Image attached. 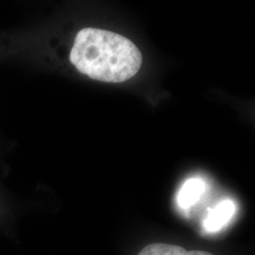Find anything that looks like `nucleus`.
Listing matches in <instances>:
<instances>
[{
    "label": "nucleus",
    "instance_id": "7ed1b4c3",
    "mask_svg": "<svg viewBox=\"0 0 255 255\" xmlns=\"http://www.w3.org/2000/svg\"><path fill=\"white\" fill-rule=\"evenodd\" d=\"M206 184L199 178H192L183 183L177 196L178 205L182 210H189L200 201L205 192Z\"/></svg>",
    "mask_w": 255,
    "mask_h": 255
},
{
    "label": "nucleus",
    "instance_id": "f257e3e1",
    "mask_svg": "<svg viewBox=\"0 0 255 255\" xmlns=\"http://www.w3.org/2000/svg\"><path fill=\"white\" fill-rule=\"evenodd\" d=\"M70 62L79 72L96 81L123 82L141 68V51L130 40L108 30L81 29L75 38Z\"/></svg>",
    "mask_w": 255,
    "mask_h": 255
},
{
    "label": "nucleus",
    "instance_id": "20e7f679",
    "mask_svg": "<svg viewBox=\"0 0 255 255\" xmlns=\"http://www.w3.org/2000/svg\"><path fill=\"white\" fill-rule=\"evenodd\" d=\"M138 255H215L202 251H186L181 246L154 243L141 250Z\"/></svg>",
    "mask_w": 255,
    "mask_h": 255
},
{
    "label": "nucleus",
    "instance_id": "f03ea898",
    "mask_svg": "<svg viewBox=\"0 0 255 255\" xmlns=\"http://www.w3.org/2000/svg\"><path fill=\"white\" fill-rule=\"evenodd\" d=\"M237 207L235 202L225 200L210 211L208 217L204 220L203 227L208 233H216L226 226L233 219Z\"/></svg>",
    "mask_w": 255,
    "mask_h": 255
}]
</instances>
